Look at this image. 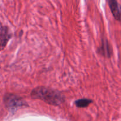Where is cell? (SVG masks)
<instances>
[{"mask_svg": "<svg viewBox=\"0 0 121 121\" xmlns=\"http://www.w3.org/2000/svg\"><path fill=\"white\" fill-rule=\"evenodd\" d=\"M31 96L53 105H59L65 101L64 96L60 92L43 87L34 89L32 91Z\"/></svg>", "mask_w": 121, "mask_h": 121, "instance_id": "6da1fadb", "label": "cell"}, {"mask_svg": "<svg viewBox=\"0 0 121 121\" xmlns=\"http://www.w3.org/2000/svg\"><path fill=\"white\" fill-rule=\"evenodd\" d=\"M108 4L115 18L121 21V6L117 0H108Z\"/></svg>", "mask_w": 121, "mask_h": 121, "instance_id": "7a4b0ae2", "label": "cell"}, {"mask_svg": "<svg viewBox=\"0 0 121 121\" xmlns=\"http://www.w3.org/2000/svg\"><path fill=\"white\" fill-rule=\"evenodd\" d=\"M4 102L6 106L11 108H17L23 105V103L20 99L13 95H6L4 98Z\"/></svg>", "mask_w": 121, "mask_h": 121, "instance_id": "3957f363", "label": "cell"}, {"mask_svg": "<svg viewBox=\"0 0 121 121\" xmlns=\"http://www.w3.org/2000/svg\"><path fill=\"white\" fill-rule=\"evenodd\" d=\"M92 102V100L87 99H79L75 102V104L79 108H86Z\"/></svg>", "mask_w": 121, "mask_h": 121, "instance_id": "277c9868", "label": "cell"}, {"mask_svg": "<svg viewBox=\"0 0 121 121\" xmlns=\"http://www.w3.org/2000/svg\"><path fill=\"white\" fill-rule=\"evenodd\" d=\"M0 46H1V43H0Z\"/></svg>", "mask_w": 121, "mask_h": 121, "instance_id": "5b68a950", "label": "cell"}]
</instances>
